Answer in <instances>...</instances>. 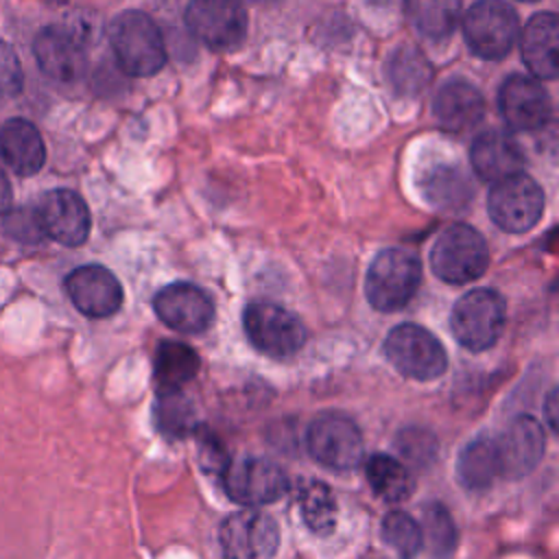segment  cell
<instances>
[{
	"label": "cell",
	"mask_w": 559,
	"mask_h": 559,
	"mask_svg": "<svg viewBox=\"0 0 559 559\" xmlns=\"http://www.w3.org/2000/svg\"><path fill=\"white\" fill-rule=\"evenodd\" d=\"M421 284V262L406 249H384L369 264L365 295L380 312L402 310Z\"/></svg>",
	"instance_id": "3957f363"
},
{
	"label": "cell",
	"mask_w": 559,
	"mask_h": 559,
	"mask_svg": "<svg viewBox=\"0 0 559 559\" xmlns=\"http://www.w3.org/2000/svg\"><path fill=\"white\" fill-rule=\"evenodd\" d=\"M4 227H7V231H9L13 238H17V240H22V242H35V240H39V238L44 236V234H41V227H39V223H37L35 210H31V212L20 210V212L7 216Z\"/></svg>",
	"instance_id": "836d02e7"
},
{
	"label": "cell",
	"mask_w": 559,
	"mask_h": 559,
	"mask_svg": "<svg viewBox=\"0 0 559 559\" xmlns=\"http://www.w3.org/2000/svg\"><path fill=\"white\" fill-rule=\"evenodd\" d=\"M459 478L469 489H487L496 478L502 476L500 454L496 437H476L469 441L459 456Z\"/></svg>",
	"instance_id": "cb8c5ba5"
},
{
	"label": "cell",
	"mask_w": 559,
	"mask_h": 559,
	"mask_svg": "<svg viewBox=\"0 0 559 559\" xmlns=\"http://www.w3.org/2000/svg\"><path fill=\"white\" fill-rule=\"evenodd\" d=\"M384 356L406 378L435 380L448 367V354L441 341L417 323H400L384 338Z\"/></svg>",
	"instance_id": "5b68a950"
},
{
	"label": "cell",
	"mask_w": 559,
	"mask_h": 559,
	"mask_svg": "<svg viewBox=\"0 0 559 559\" xmlns=\"http://www.w3.org/2000/svg\"><path fill=\"white\" fill-rule=\"evenodd\" d=\"M199 354L179 341H164L155 349L153 380L157 391H181L199 373Z\"/></svg>",
	"instance_id": "603a6c76"
},
{
	"label": "cell",
	"mask_w": 559,
	"mask_h": 559,
	"mask_svg": "<svg viewBox=\"0 0 559 559\" xmlns=\"http://www.w3.org/2000/svg\"><path fill=\"white\" fill-rule=\"evenodd\" d=\"M524 2H535V0H524Z\"/></svg>",
	"instance_id": "74e56055"
},
{
	"label": "cell",
	"mask_w": 559,
	"mask_h": 559,
	"mask_svg": "<svg viewBox=\"0 0 559 559\" xmlns=\"http://www.w3.org/2000/svg\"><path fill=\"white\" fill-rule=\"evenodd\" d=\"M389 76L397 92L419 94L430 83L432 68L419 50L400 48L389 63Z\"/></svg>",
	"instance_id": "f1b7e54d"
},
{
	"label": "cell",
	"mask_w": 559,
	"mask_h": 559,
	"mask_svg": "<svg viewBox=\"0 0 559 559\" xmlns=\"http://www.w3.org/2000/svg\"><path fill=\"white\" fill-rule=\"evenodd\" d=\"M199 445H201V461H203V465L210 467V472H214V474H223V469L227 467L229 459L225 456L221 443H216L212 439V435H203Z\"/></svg>",
	"instance_id": "e575fe53"
},
{
	"label": "cell",
	"mask_w": 559,
	"mask_h": 559,
	"mask_svg": "<svg viewBox=\"0 0 559 559\" xmlns=\"http://www.w3.org/2000/svg\"><path fill=\"white\" fill-rule=\"evenodd\" d=\"M308 450L317 463L334 472H349L362 463L360 428L341 413H323L308 428Z\"/></svg>",
	"instance_id": "9c48e42d"
},
{
	"label": "cell",
	"mask_w": 559,
	"mask_h": 559,
	"mask_svg": "<svg viewBox=\"0 0 559 559\" xmlns=\"http://www.w3.org/2000/svg\"><path fill=\"white\" fill-rule=\"evenodd\" d=\"M365 476L373 493L386 502H404L415 491V480L406 465L389 454H371L365 461Z\"/></svg>",
	"instance_id": "d4e9b609"
},
{
	"label": "cell",
	"mask_w": 559,
	"mask_h": 559,
	"mask_svg": "<svg viewBox=\"0 0 559 559\" xmlns=\"http://www.w3.org/2000/svg\"><path fill=\"white\" fill-rule=\"evenodd\" d=\"M33 50L39 70L57 83H72L85 72V44L81 35H76L68 26L41 28L35 37Z\"/></svg>",
	"instance_id": "2e32d148"
},
{
	"label": "cell",
	"mask_w": 559,
	"mask_h": 559,
	"mask_svg": "<svg viewBox=\"0 0 559 559\" xmlns=\"http://www.w3.org/2000/svg\"><path fill=\"white\" fill-rule=\"evenodd\" d=\"M155 424L170 439H181L194 428V413L181 391H157Z\"/></svg>",
	"instance_id": "83f0119b"
},
{
	"label": "cell",
	"mask_w": 559,
	"mask_h": 559,
	"mask_svg": "<svg viewBox=\"0 0 559 559\" xmlns=\"http://www.w3.org/2000/svg\"><path fill=\"white\" fill-rule=\"evenodd\" d=\"M522 61L537 79H555L559 70V20L555 13L533 15L522 31Z\"/></svg>",
	"instance_id": "ffe728a7"
},
{
	"label": "cell",
	"mask_w": 559,
	"mask_h": 559,
	"mask_svg": "<svg viewBox=\"0 0 559 559\" xmlns=\"http://www.w3.org/2000/svg\"><path fill=\"white\" fill-rule=\"evenodd\" d=\"M485 114L483 94L465 79L445 81L435 96V116L448 131H467Z\"/></svg>",
	"instance_id": "7402d4cb"
},
{
	"label": "cell",
	"mask_w": 559,
	"mask_h": 559,
	"mask_svg": "<svg viewBox=\"0 0 559 559\" xmlns=\"http://www.w3.org/2000/svg\"><path fill=\"white\" fill-rule=\"evenodd\" d=\"M498 105L502 118L515 131L542 129L552 111L550 96L542 83L524 74H513L502 83Z\"/></svg>",
	"instance_id": "e0dca14e"
},
{
	"label": "cell",
	"mask_w": 559,
	"mask_h": 559,
	"mask_svg": "<svg viewBox=\"0 0 559 559\" xmlns=\"http://www.w3.org/2000/svg\"><path fill=\"white\" fill-rule=\"evenodd\" d=\"M118 66L131 76H151L166 63V46L155 22L142 11L118 13L107 28Z\"/></svg>",
	"instance_id": "6da1fadb"
},
{
	"label": "cell",
	"mask_w": 559,
	"mask_h": 559,
	"mask_svg": "<svg viewBox=\"0 0 559 559\" xmlns=\"http://www.w3.org/2000/svg\"><path fill=\"white\" fill-rule=\"evenodd\" d=\"M469 159L474 173L491 183L518 175L524 168L522 146L504 131L480 133L469 148Z\"/></svg>",
	"instance_id": "d6986e66"
},
{
	"label": "cell",
	"mask_w": 559,
	"mask_h": 559,
	"mask_svg": "<svg viewBox=\"0 0 559 559\" xmlns=\"http://www.w3.org/2000/svg\"><path fill=\"white\" fill-rule=\"evenodd\" d=\"M546 417H548V426L557 430V391L555 389L546 397Z\"/></svg>",
	"instance_id": "8d00e7d4"
},
{
	"label": "cell",
	"mask_w": 559,
	"mask_h": 559,
	"mask_svg": "<svg viewBox=\"0 0 559 559\" xmlns=\"http://www.w3.org/2000/svg\"><path fill=\"white\" fill-rule=\"evenodd\" d=\"M66 293L74 308L92 319H105L120 310L122 306V286L118 277L100 266V264H85L74 269L66 282Z\"/></svg>",
	"instance_id": "5bb4252c"
},
{
	"label": "cell",
	"mask_w": 559,
	"mask_h": 559,
	"mask_svg": "<svg viewBox=\"0 0 559 559\" xmlns=\"http://www.w3.org/2000/svg\"><path fill=\"white\" fill-rule=\"evenodd\" d=\"M242 328L251 345L271 358L297 354L308 338L304 323L290 310L271 301L249 304L242 312Z\"/></svg>",
	"instance_id": "8992f818"
},
{
	"label": "cell",
	"mask_w": 559,
	"mask_h": 559,
	"mask_svg": "<svg viewBox=\"0 0 559 559\" xmlns=\"http://www.w3.org/2000/svg\"><path fill=\"white\" fill-rule=\"evenodd\" d=\"M155 314L168 328L181 334H199L214 319V306L207 293L190 282H175L164 286L153 297Z\"/></svg>",
	"instance_id": "9a60e30c"
},
{
	"label": "cell",
	"mask_w": 559,
	"mask_h": 559,
	"mask_svg": "<svg viewBox=\"0 0 559 559\" xmlns=\"http://www.w3.org/2000/svg\"><path fill=\"white\" fill-rule=\"evenodd\" d=\"M301 515L317 535H328L336 526V498L325 483H308L301 491Z\"/></svg>",
	"instance_id": "4316f807"
},
{
	"label": "cell",
	"mask_w": 559,
	"mask_h": 559,
	"mask_svg": "<svg viewBox=\"0 0 559 559\" xmlns=\"http://www.w3.org/2000/svg\"><path fill=\"white\" fill-rule=\"evenodd\" d=\"M421 537L437 559H445L452 555V550L456 546V526L445 507H441L437 502L426 507Z\"/></svg>",
	"instance_id": "4dcf8cb0"
},
{
	"label": "cell",
	"mask_w": 559,
	"mask_h": 559,
	"mask_svg": "<svg viewBox=\"0 0 559 559\" xmlns=\"http://www.w3.org/2000/svg\"><path fill=\"white\" fill-rule=\"evenodd\" d=\"M186 24L203 46L218 52L236 50L247 35V13L240 0H190Z\"/></svg>",
	"instance_id": "30bf717a"
},
{
	"label": "cell",
	"mask_w": 559,
	"mask_h": 559,
	"mask_svg": "<svg viewBox=\"0 0 559 559\" xmlns=\"http://www.w3.org/2000/svg\"><path fill=\"white\" fill-rule=\"evenodd\" d=\"M223 559H273L280 546L277 522L258 509L227 515L218 531Z\"/></svg>",
	"instance_id": "8fae6325"
},
{
	"label": "cell",
	"mask_w": 559,
	"mask_h": 559,
	"mask_svg": "<svg viewBox=\"0 0 559 559\" xmlns=\"http://www.w3.org/2000/svg\"><path fill=\"white\" fill-rule=\"evenodd\" d=\"M432 194H435V201L437 203H456V199H465L467 197V186L461 177V173H454V170H443V173H437L435 179H432V186H430Z\"/></svg>",
	"instance_id": "d6a6232c"
},
{
	"label": "cell",
	"mask_w": 559,
	"mask_h": 559,
	"mask_svg": "<svg viewBox=\"0 0 559 559\" xmlns=\"http://www.w3.org/2000/svg\"><path fill=\"white\" fill-rule=\"evenodd\" d=\"M463 35L474 55L502 59L520 35L518 13L504 0H478L463 17Z\"/></svg>",
	"instance_id": "52a82bcc"
},
{
	"label": "cell",
	"mask_w": 559,
	"mask_h": 559,
	"mask_svg": "<svg viewBox=\"0 0 559 559\" xmlns=\"http://www.w3.org/2000/svg\"><path fill=\"white\" fill-rule=\"evenodd\" d=\"M382 539L395 550L397 559H417L424 537L421 526L404 511H391L382 520Z\"/></svg>",
	"instance_id": "f546056e"
},
{
	"label": "cell",
	"mask_w": 559,
	"mask_h": 559,
	"mask_svg": "<svg viewBox=\"0 0 559 559\" xmlns=\"http://www.w3.org/2000/svg\"><path fill=\"white\" fill-rule=\"evenodd\" d=\"M487 212L502 231L524 234L544 214V190L524 173L511 175L493 183L487 197Z\"/></svg>",
	"instance_id": "ba28073f"
},
{
	"label": "cell",
	"mask_w": 559,
	"mask_h": 559,
	"mask_svg": "<svg viewBox=\"0 0 559 559\" xmlns=\"http://www.w3.org/2000/svg\"><path fill=\"white\" fill-rule=\"evenodd\" d=\"M0 155L20 177H33L46 162V146L37 127L26 118H11L0 129Z\"/></svg>",
	"instance_id": "44dd1931"
},
{
	"label": "cell",
	"mask_w": 559,
	"mask_h": 559,
	"mask_svg": "<svg viewBox=\"0 0 559 559\" xmlns=\"http://www.w3.org/2000/svg\"><path fill=\"white\" fill-rule=\"evenodd\" d=\"M22 90V66L15 50L0 41V100L15 96Z\"/></svg>",
	"instance_id": "1f68e13d"
},
{
	"label": "cell",
	"mask_w": 559,
	"mask_h": 559,
	"mask_svg": "<svg viewBox=\"0 0 559 559\" xmlns=\"http://www.w3.org/2000/svg\"><path fill=\"white\" fill-rule=\"evenodd\" d=\"M435 275L448 284H469L489 266V247L483 234L465 223L445 227L430 251Z\"/></svg>",
	"instance_id": "277c9868"
},
{
	"label": "cell",
	"mask_w": 559,
	"mask_h": 559,
	"mask_svg": "<svg viewBox=\"0 0 559 559\" xmlns=\"http://www.w3.org/2000/svg\"><path fill=\"white\" fill-rule=\"evenodd\" d=\"M225 493L245 507H260L280 500L288 491L284 469L264 456H245L223 469Z\"/></svg>",
	"instance_id": "7c38bea8"
},
{
	"label": "cell",
	"mask_w": 559,
	"mask_h": 559,
	"mask_svg": "<svg viewBox=\"0 0 559 559\" xmlns=\"http://www.w3.org/2000/svg\"><path fill=\"white\" fill-rule=\"evenodd\" d=\"M406 13L421 35L443 39L459 22L461 0H406Z\"/></svg>",
	"instance_id": "484cf974"
},
{
	"label": "cell",
	"mask_w": 559,
	"mask_h": 559,
	"mask_svg": "<svg viewBox=\"0 0 559 559\" xmlns=\"http://www.w3.org/2000/svg\"><path fill=\"white\" fill-rule=\"evenodd\" d=\"M9 205H11V183L7 175L0 170V214L7 212Z\"/></svg>",
	"instance_id": "d590c367"
},
{
	"label": "cell",
	"mask_w": 559,
	"mask_h": 559,
	"mask_svg": "<svg viewBox=\"0 0 559 559\" xmlns=\"http://www.w3.org/2000/svg\"><path fill=\"white\" fill-rule=\"evenodd\" d=\"M41 234L66 247H79L90 236V210L85 201L66 188L46 192L35 207Z\"/></svg>",
	"instance_id": "4fadbf2b"
},
{
	"label": "cell",
	"mask_w": 559,
	"mask_h": 559,
	"mask_svg": "<svg viewBox=\"0 0 559 559\" xmlns=\"http://www.w3.org/2000/svg\"><path fill=\"white\" fill-rule=\"evenodd\" d=\"M507 323V304L493 288H472L450 312L454 338L469 352H485L498 343Z\"/></svg>",
	"instance_id": "7a4b0ae2"
},
{
	"label": "cell",
	"mask_w": 559,
	"mask_h": 559,
	"mask_svg": "<svg viewBox=\"0 0 559 559\" xmlns=\"http://www.w3.org/2000/svg\"><path fill=\"white\" fill-rule=\"evenodd\" d=\"M502 476L504 478H522L535 469L544 454V430L539 421L531 415L515 417L509 428L496 437Z\"/></svg>",
	"instance_id": "ac0fdd59"
}]
</instances>
